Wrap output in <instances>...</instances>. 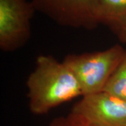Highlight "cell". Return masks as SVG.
<instances>
[{"mask_svg": "<svg viewBox=\"0 0 126 126\" xmlns=\"http://www.w3.org/2000/svg\"><path fill=\"white\" fill-rule=\"evenodd\" d=\"M109 27L117 35L120 40L126 43V16Z\"/></svg>", "mask_w": 126, "mask_h": 126, "instance_id": "obj_8", "label": "cell"}, {"mask_svg": "<svg viewBox=\"0 0 126 126\" xmlns=\"http://www.w3.org/2000/svg\"><path fill=\"white\" fill-rule=\"evenodd\" d=\"M36 11L62 26L93 30L97 19V0H31Z\"/></svg>", "mask_w": 126, "mask_h": 126, "instance_id": "obj_5", "label": "cell"}, {"mask_svg": "<svg viewBox=\"0 0 126 126\" xmlns=\"http://www.w3.org/2000/svg\"><path fill=\"white\" fill-rule=\"evenodd\" d=\"M126 53L116 44L102 51L68 55L63 62L77 79L84 96L104 91Z\"/></svg>", "mask_w": 126, "mask_h": 126, "instance_id": "obj_2", "label": "cell"}, {"mask_svg": "<svg viewBox=\"0 0 126 126\" xmlns=\"http://www.w3.org/2000/svg\"><path fill=\"white\" fill-rule=\"evenodd\" d=\"M52 126H86L81 122L78 121L71 114L64 118H59L53 123Z\"/></svg>", "mask_w": 126, "mask_h": 126, "instance_id": "obj_9", "label": "cell"}, {"mask_svg": "<svg viewBox=\"0 0 126 126\" xmlns=\"http://www.w3.org/2000/svg\"><path fill=\"white\" fill-rule=\"evenodd\" d=\"M96 16L99 24L111 26L126 16V0H97Z\"/></svg>", "mask_w": 126, "mask_h": 126, "instance_id": "obj_6", "label": "cell"}, {"mask_svg": "<svg viewBox=\"0 0 126 126\" xmlns=\"http://www.w3.org/2000/svg\"><path fill=\"white\" fill-rule=\"evenodd\" d=\"M70 114L86 126H126V101L102 91L82 96Z\"/></svg>", "mask_w": 126, "mask_h": 126, "instance_id": "obj_4", "label": "cell"}, {"mask_svg": "<svg viewBox=\"0 0 126 126\" xmlns=\"http://www.w3.org/2000/svg\"><path fill=\"white\" fill-rule=\"evenodd\" d=\"M104 91L126 101V53Z\"/></svg>", "mask_w": 126, "mask_h": 126, "instance_id": "obj_7", "label": "cell"}, {"mask_svg": "<svg viewBox=\"0 0 126 126\" xmlns=\"http://www.w3.org/2000/svg\"><path fill=\"white\" fill-rule=\"evenodd\" d=\"M29 107L41 115L63 103L83 96L80 86L72 71L50 55L36 60L34 69L27 81Z\"/></svg>", "mask_w": 126, "mask_h": 126, "instance_id": "obj_1", "label": "cell"}, {"mask_svg": "<svg viewBox=\"0 0 126 126\" xmlns=\"http://www.w3.org/2000/svg\"><path fill=\"white\" fill-rule=\"evenodd\" d=\"M35 12L31 0H0V48L3 51H16L27 44Z\"/></svg>", "mask_w": 126, "mask_h": 126, "instance_id": "obj_3", "label": "cell"}]
</instances>
